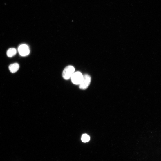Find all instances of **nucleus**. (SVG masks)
<instances>
[{"instance_id": "obj_2", "label": "nucleus", "mask_w": 161, "mask_h": 161, "mask_svg": "<svg viewBox=\"0 0 161 161\" xmlns=\"http://www.w3.org/2000/svg\"><path fill=\"white\" fill-rule=\"evenodd\" d=\"M91 78L89 75L86 74L84 75L83 80L79 85V88L82 90L87 89L89 86Z\"/></svg>"}, {"instance_id": "obj_6", "label": "nucleus", "mask_w": 161, "mask_h": 161, "mask_svg": "<svg viewBox=\"0 0 161 161\" xmlns=\"http://www.w3.org/2000/svg\"><path fill=\"white\" fill-rule=\"evenodd\" d=\"M17 53L16 50L13 48H10L7 51V55L8 57H11L16 55Z\"/></svg>"}, {"instance_id": "obj_4", "label": "nucleus", "mask_w": 161, "mask_h": 161, "mask_svg": "<svg viewBox=\"0 0 161 161\" xmlns=\"http://www.w3.org/2000/svg\"><path fill=\"white\" fill-rule=\"evenodd\" d=\"M18 50L19 55L23 57L28 55L30 52L28 46L25 44L20 45L18 48Z\"/></svg>"}, {"instance_id": "obj_5", "label": "nucleus", "mask_w": 161, "mask_h": 161, "mask_svg": "<svg viewBox=\"0 0 161 161\" xmlns=\"http://www.w3.org/2000/svg\"><path fill=\"white\" fill-rule=\"evenodd\" d=\"M19 68V64L17 63H14L11 64L9 67V69L10 72L14 73L17 72Z\"/></svg>"}, {"instance_id": "obj_7", "label": "nucleus", "mask_w": 161, "mask_h": 161, "mask_svg": "<svg viewBox=\"0 0 161 161\" xmlns=\"http://www.w3.org/2000/svg\"><path fill=\"white\" fill-rule=\"evenodd\" d=\"M90 136L87 134H83L81 138L82 141L84 143H86L89 142L90 140Z\"/></svg>"}, {"instance_id": "obj_1", "label": "nucleus", "mask_w": 161, "mask_h": 161, "mask_svg": "<svg viewBox=\"0 0 161 161\" xmlns=\"http://www.w3.org/2000/svg\"><path fill=\"white\" fill-rule=\"evenodd\" d=\"M75 70L74 68L71 66L66 67L63 72L62 76L63 78L66 80L70 79L75 72Z\"/></svg>"}, {"instance_id": "obj_3", "label": "nucleus", "mask_w": 161, "mask_h": 161, "mask_svg": "<svg viewBox=\"0 0 161 161\" xmlns=\"http://www.w3.org/2000/svg\"><path fill=\"white\" fill-rule=\"evenodd\" d=\"M83 76L80 72H74L71 77L72 83L76 85H79L82 82Z\"/></svg>"}]
</instances>
